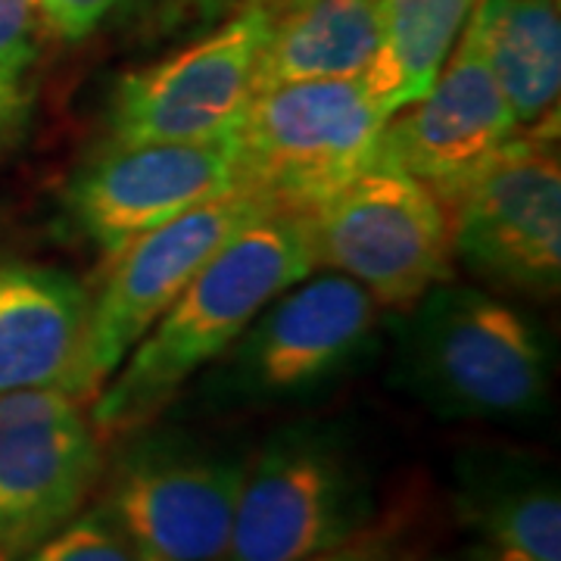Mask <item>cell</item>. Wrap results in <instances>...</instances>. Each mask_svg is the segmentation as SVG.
I'll return each instance as SVG.
<instances>
[{
	"mask_svg": "<svg viewBox=\"0 0 561 561\" xmlns=\"http://www.w3.org/2000/svg\"><path fill=\"white\" fill-rule=\"evenodd\" d=\"M309 272L316 256L300 213L272 209L221 243L91 400L88 415L101 440L160 421L181 390Z\"/></svg>",
	"mask_w": 561,
	"mask_h": 561,
	"instance_id": "6da1fadb",
	"label": "cell"
},
{
	"mask_svg": "<svg viewBox=\"0 0 561 561\" xmlns=\"http://www.w3.org/2000/svg\"><path fill=\"white\" fill-rule=\"evenodd\" d=\"M390 383L440 421H530L552 402V346L481 284L446 278L383 319Z\"/></svg>",
	"mask_w": 561,
	"mask_h": 561,
	"instance_id": "7a4b0ae2",
	"label": "cell"
},
{
	"mask_svg": "<svg viewBox=\"0 0 561 561\" xmlns=\"http://www.w3.org/2000/svg\"><path fill=\"white\" fill-rule=\"evenodd\" d=\"M383 343V306L337 272H309L280 290L197 383L209 409H275L331 393Z\"/></svg>",
	"mask_w": 561,
	"mask_h": 561,
	"instance_id": "3957f363",
	"label": "cell"
},
{
	"mask_svg": "<svg viewBox=\"0 0 561 561\" xmlns=\"http://www.w3.org/2000/svg\"><path fill=\"white\" fill-rule=\"evenodd\" d=\"M371 465L328 421L278 427L247 461L221 561H306L378 518Z\"/></svg>",
	"mask_w": 561,
	"mask_h": 561,
	"instance_id": "277c9868",
	"label": "cell"
},
{
	"mask_svg": "<svg viewBox=\"0 0 561 561\" xmlns=\"http://www.w3.org/2000/svg\"><path fill=\"white\" fill-rule=\"evenodd\" d=\"M250 456L191 427L150 421L103 465V508L144 561H221Z\"/></svg>",
	"mask_w": 561,
	"mask_h": 561,
	"instance_id": "5b68a950",
	"label": "cell"
},
{
	"mask_svg": "<svg viewBox=\"0 0 561 561\" xmlns=\"http://www.w3.org/2000/svg\"><path fill=\"white\" fill-rule=\"evenodd\" d=\"M387 119L390 110L365 76L260 88L238 128L243 187L309 216L375 162Z\"/></svg>",
	"mask_w": 561,
	"mask_h": 561,
	"instance_id": "8992f818",
	"label": "cell"
},
{
	"mask_svg": "<svg viewBox=\"0 0 561 561\" xmlns=\"http://www.w3.org/2000/svg\"><path fill=\"white\" fill-rule=\"evenodd\" d=\"M559 131H518L449 203L453 262L493 294L552 300L561 287Z\"/></svg>",
	"mask_w": 561,
	"mask_h": 561,
	"instance_id": "52a82bcc",
	"label": "cell"
},
{
	"mask_svg": "<svg viewBox=\"0 0 561 561\" xmlns=\"http://www.w3.org/2000/svg\"><path fill=\"white\" fill-rule=\"evenodd\" d=\"M272 209L278 206L260 191L238 187L110 253L106 272L88 302L84 337L66 390L91 405L131 346L216 256L221 243Z\"/></svg>",
	"mask_w": 561,
	"mask_h": 561,
	"instance_id": "ba28073f",
	"label": "cell"
},
{
	"mask_svg": "<svg viewBox=\"0 0 561 561\" xmlns=\"http://www.w3.org/2000/svg\"><path fill=\"white\" fill-rule=\"evenodd\" d=\"M316 268L402 309L453 275V231L440 197L421 181L371 162L306 216Z\"/></svg>",
	"mask_w": 561,
	"mask_h": 561,
	"instance_id": "9c48e42d",
	"label": "cell"
},
{
	"mask_svg": "<svg viewBox=\"0 0 561 561\" xmlns=\"http://www.w3.org/2000/svg\"><path fill=\"white\" fill-rule=\"evenodd\" d=\"M265 35L268 3L247 0L219 28L125 72L110 98L103 144L234 135L260 91Z\"/></svg>",
	"mask_w": 561,
	"mask_h": 561,
	"instance_id": "30bf717a",
	"label": "cell"
},
{
	"mask_svg": "<svg viewBox=\"0 0 561 561\" xmlns=\"http://www.w3.org/2000/svg\"><path fill=\"white\" fill-rule=\"evenodd\" d=\"M243 187L241 138L103 144L66 181L62 216L98 253Z\"/></svg>",
	"mask_w": 561,
	"mask_h": 561,
	"instance_id": "8fae6325",
	"label": "cell"
},
{
	"mask_svg": "<svg viewBox=\"0 0 561 561\" xmlns=\"http://www.w3.org/2000/svg\"><path fill=\"white\" fill-rule=\"evenodd\" d=\"M103 440L62 387L0 393V561H22L98 493Z\"/></svg>",
	"mask_w": 561,
	"mask_h": 561,
	"instance_id": "7c38bea8",
	"label": "cell"
},
{
	"mask_svg": "<svg viewBox=\"0 0 561 561\" xmlns=\"http://www.w3.org/2000/svg\"><path fill=\"white\" fill-rule=\"evenodd\" d=\"M518 131L483 54L478 13H471L427 94L387 119L375 162L421 181L449 209L461 187Z\"/></svg>",
	"mask_w": 561,
	"mask_h": 561,
	"instance_id": "4fadbf2b",
	"label": "cell"
},
{
	"mask_svg": "<svg viewBox=\"0 0 561 561\" xmlns=\"http://www.w3.org/2000/svg\"><path fill=\"white\" fill-rule=\"evenodd\" d=\"M453 518L461 530V561H561L559 478L522 453L461 456Z\"/></svg>",
	"mask_w": 561,
	"mask_h": 561,
	"instance_id": "5bb4252c",
	"label": "cell"
},
{
	"mask_svg": "<svg viewBox=\"0 0 561 561\" xmlns=\"http://www.w3.org/2000/svg\"><path fill=\"white\" fill-rule=\"evenodd\" d=\"M91 290L62 265L0 253V393L62 387L76 368Z\"/></svg>",
	"mask_w": 561,
	"mask_h": 561,
	"instance_id": "9a60e30c",
	"label": "cell"
},
{
	"mask_svg": "<svg viewBox=\"0 0 561 561\" xmlns=\"http://www.w3.org/2000/svg\"><path fill=\"white\" fill-rule=\"evenodd\" d=\"M268 35L260 88L284 81L362 79L381 47L378 0H265Z\"/></svg>",
	"mask_w": 561,
	"mask_h": 561,
	"instance_id": "2e32d148",
	"label": "cell"
},
{
	"mask_svg": "<svg viewBox=\"0 0 561 561\" xmlns=\"http://www.w3.org/2000/svg\"><path fill=\"white\" fill-rule=\"evenodd\" d=\"M483 54L524 131H559L561 0H481Z\"/></svg>",
	"mask_w": 561,
	"mask_h": 561,
	"instance_id": "e0dca14e",
	"label": "cell"
},
{
	"mask_svg": "<svg viewBox=\"0 0 561 561\" xmlns=\"http://www.w3.org/2000/svg\"><path fill=\"white\" fill-rule=\"evenodd\" d=\"M478 3L481 0H378L381 47L365 81L390 116L427 94Z\"/></svg>",
	"mask_w": 561,
	"mask_h": 561,
	"instance_id": "ac0fdd59",
	"label": "cell"
},
{
	"mask_svg": "<svg viewBox=\"0 0 561 561\" xmlns=\"http://www.w3.org/2000/svg\"><path fill=\"white\" fill-rule=\"evenodd\" d=\"M434 546L431 508L402 500L378 512V518L341 546L306 561H424Z\"/></svg>",
	"mask_w": 561,
	"mask_h": 561,
	"instance_id": "d6986e66",
	"label": "cell"
},
{
	"mask_svg": "<svg viewBox=\"0 0 561 561\" xmlns=\"http://www.w3.org/2000/svg\"><path fill=\"white\" fill-rule=\"evenodd\" d=\"M22 561H144L135 542L101 502L84 505Z\"/></svg>",
	"mask_w": 561,
	"mask_h": 561,
	"instance_id": "ffe728a7",
	"label": "cell"
},
{
	"mask_svg": "<svg viewBox=\"0 0 561 561\" xmlns=\"http://www.w3.org/2000/svg\"><path fill=\"white\" fill-rule=\"evenodd\" d=\"M38 0H0V91L20 94L22 79L38 60Z\"/></svg>",
	"mask_w": 561,
	"mask_h": 561,
	"instance_id": "44dd1931",
	"label": "cell"
},
{
	"mask_svg": "<svg viewBox=\"0 0 561 561\" xmlns=\"http://www.w3.org/2000/svg\"><path fill=\"white\" fill-rule=\"evenodd\" d=\"M125 0H38L41 22L60 41L79 44L91 38Z\"/></svg>",
	"mask_w": 561,
	"mask_h": 561,
	"instance_id": "7402d4cb",
	"label": "cell"
},
{
	"mask_svg": "<svg viewBox=\"0 0 561 561\" xmlns=\"http://www.w3.org/2000/svg\"><path fill=\"white\" fill-rule=\"evenodd\" d=\"M20 110H22L20 94H3V91H0V128H3L7 122L13 119V116H16Z\"/></svg>",
	"mask_w": 561,
	"mask_h": 561,
	"instance_id": "603a6c76",
	"label": "cell"
},
{
	"mask_svg": "<svg viewBox=\"0 0 561 561\" xmlns=\"http://www.w3.org/2000/svg\"><path fill=\"white\" fill-rule=\"evenodd\" d=\"M424 561H440V559H424Z\"/></svg>",
	"mask_w": 561,
	"mask_h": 561,
	"instance_id": "cb8c5ba5",
	"label": "cell"
}]
</instances>
